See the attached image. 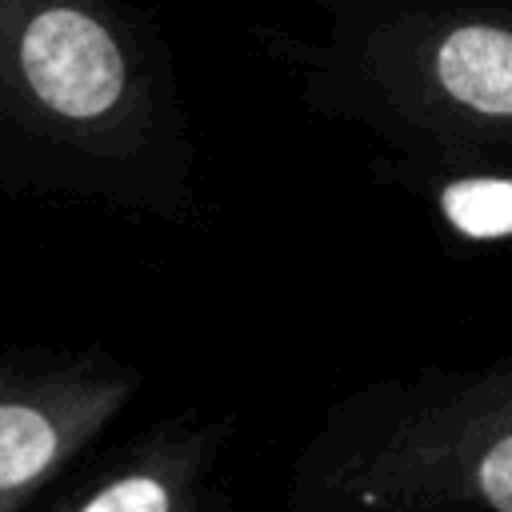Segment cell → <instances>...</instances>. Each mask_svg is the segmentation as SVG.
I'll return each instance as SVG.
<instances>
[{
  "mask_svg": "<svg viewBox=\"0 0 512 512\" xmlns=\"http://www.w3.org/2000/svg\"><path fill=\"white\" fill-rule=\"evenodd\" d=\"M236 428V412H168L88 452L28 512H236L228 480Z\"/></svg>",
  "mask_w": 512,
  "mask_h": 512,
  "instance_id": "cell-5",
  "label": "cell"
},
{
  "mask_svg": "<svg viewBox=\"0 0 512 512\" xmlns=\"http://www.w3.org/2000/svg\"><path fill=\"white\" fill-rule=\"evenodd\" d=\"M320 32L252 24L296 100L392 152L512 156V0H316Z\"/></svg>",
  "mask_w": 512,
  "mask_h": 512,
  "instance_id": "cell-2",
  "label": "cell"
},
{
  "mask_svg": "<svg viewBox=\"0 0 512 512\" xmlns=\"http://www.w3.org/2000/svg\"><path fill=\"white\" fill-rule=\"evenodd\" d=\"M144 392L104 344H0V512H28Z\"/></svg>",
  "mask_w": 512,
  "mask_h": 512,
  "instance_id": "cell-4",
  "label": "cell"
},
{
  "mask_svg": "<svg viewBox=\"0 0 512 512\" xmlns=\"http://www.w3.org/2000/svg\"><path fill=\"white\" fill-rule=\"evenodd\" d=\"M0 192L200 224L172 44L136 0H0Z\"/></svg>",
  "mask_w": 512,
  "mask_h": 512,
  "instance_id": "cell-1",
  "label": "cell"
},
{
  "mask_svg": "<svg viewBox=\"0 0 512 512\" xmlns=\"http://www.w3.org/2000/svg\"><path fill=\"white\" fill-rule=\"evenodd\" d=\"M280 512H512V352L348 388L300 444Z\"/></svg>",
  "mask_w": 512,
  "mask_h": 512,
  "instance_id": "cell-3",
  "label": "cell"
},
{
  "mask_svg": "<svg viewBox=\"0 0 512 512\" xmlns=\"http://www.w3.org/2000/svg\"><path fill=\"white\" fill-rule=\"evenodd\" d=\"M368 176L408 200L460 248H512V156H420L380 148Z\"/></svg>",
  "mask_w": 512,
  "mask_h": 512,
  "instance_id": "cell-6",
  "label": "cell"
}]
</instances>
